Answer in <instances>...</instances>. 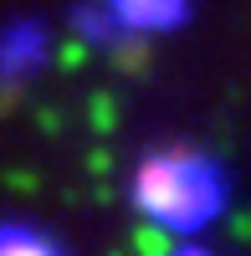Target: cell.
<instances>
[{
	"mask_svg": "<svg viewBox=\"0 0 251 256\" xmlns=\"http://www.w3.org/2000/svg\"><path fill=\"white\" fill-rule=\"evenodd\" d=\"M170 256H216V251H210V246H200L195 236H184V246H174Z\"/></svg>",
	"mask_w": 251,
	"mask_h": 256,
	"instance_id": "obj_6",
	"label": "cell"
},
{
	"mask_svg": "<svg viewBox=\"0 0 251 256\" xmlns=\"http://www.w3.org/2000/svg\"><path fill=\"white\" fill-rule=\"evenodd\" d=\"M108 16L118 20L123 36H170L190 26L195 0H108Z\"/></svg>",
	"mask_w": 251,
	"mask_h": 256,
	"instance_id": "obj_3",
	"label": "cell"
},
{
	"mask_svg": "<svg viewBox=\"0 0 251 256\" xmlns=\"http://www.w3.org/2000/svg\"><path fill=\"white\" fill-rule=\"evenodd\" d=\"M46 62H52V31H46V20L20 16V20H10V26L0 31V82H6V88L31 82Z\"/></svg>",
	"mask_w": 251,
	"mask_h": 256,
	"instance_id": "obj_2",
	"label": "cell"
},
{
	"mask_svg": "<svg viewBox=\"0 0 251 256\" xmlns=\"http://www.w3.org/2000/svg\"><path fill=\"white\" fill-rule=\"evenodd\" d=\"M128 195L138 205V216L170 230V236H205L231 205V174L216 154L190 144H164L149 148L138 164H134V180H128Z\"/></svg>",
	"mask_w": 251,
	"mask_h": 256,
	"instance_id": "obj_1",
	"label": "cell"
},
{
	"mask_svg": "<svg viewBox=\"0 0 251 256\" xmlns=\"http://www.w3.org/2000/svg\"><path fill=\"white\" fill-rule=\"evenodd\" d=\"M0 256H67V246L31 220H0Z\"/></svg>",
	"mask_w": 251,
	"mask_h": 256,
	"instance_id": "obj_4",
	"label": "cell"
},
{
	"mask_svg": "<svg viewBox=\"0 0 251 256\" xmlns=\"http://www.w3.org/2000/svg\"><path fill=\"white\" fill-rule=\"evenodd\" d=\"M72 26H77L82 36H88V41H113V36H123V31H118V20L108 16V6H102V10L77 6V10H72Z\"/></svg>",
	"mask_w": 251,
	"mask_h": 256,
	"instance_id": "obj_5",
	"label": "cell"
}]
</instances>
